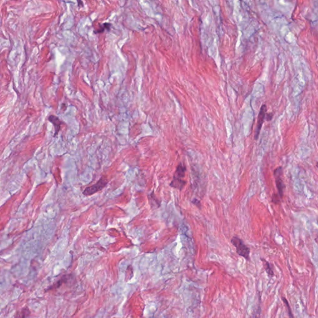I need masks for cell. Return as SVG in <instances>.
<instances>
[{
  "instance_id": "obj_9",
  "label": "cell",
  "mask_w": 318,
  "mask_h": 318,
  "mask_svg": "<svg viewBox=\"0 0 318 318\" xmlns=\"http://www.w3.org/2000/svg\"><path fill=\"white\" fill-rule=\"evenodd\" d=\"M280 200H281V198L279 196V195L278 194H276V193H274L272 195V201L275 204H278L280 203Z\"/></svg>"
},
{
  "instance_id": "obj_2",
  "label": "cell",
  "mask_w": 318,
  "mask_h": 318,
  "mask_svg": "<svg viewBox=\"0 0 318 318\" xmlns=\"http://www.w3.org/2000/svg\"><path fill=\"white\" fill-rule=\"evenodd\" d=\"M231 242L235 247L236 252L238 256L244 257L246 260H250V249L241 238L234 236L231 238Z\"/></svg>"
},
{
  "instance_id": "obj_8",
  "label": "cell",
  "mask_w": 318,
  "mask_h": 318,
  "mask_svg": "<svg viewBox=\"0 0 318 318\" xmlns=\"http://www.w3.org/2000/svg\"><path fill=\"white\" fill-rule=\"evenodd\" d=\"M281 299H282L284 303V305H286V306H287V310H288V313L289 314V316L290 317H293V315L292 314L291 308H290V305L288 303V301H287V299H286L284 297H282Z\"/></svg>"
},
{
  "instance_id": "obj_3",
  "label": "cell",
  "mask_w": 318,
  "mask_h": 318,
  "mask_svg": "<svg viewBox=\"0 0 318 318\" xmlns=\"http://www.w3.org/2000/svg\"><path fill=\"white\" fill-rule=\"evenodd\" d=\"M274 177L275 178V183L276 186L278 190V195L281 199L283 196L284 189L285 188V185L284 182L281 178V176L283 175V168L281 167H279L277 168L274 171Z\"/></svg>"
},
{
  "instance_id": "obj_6",
  "label": "cell",
  "mask_w": 318,
  "mask_h": 318,
  "mask_svg": "<svg viewBox=\"0 0 318 318\" xmlns=\"http://www.w3.org/2000/svg\"><path fill=\"white\" fill-rule=\"evenodd\" d=\"M261 260L263 262V267L265 268V272L268 274V275L270 277H273L274 276V271H273V270L272 268L271 265L270 264V263L268 262H267L266 260H265V259H263L262 258L261 259Z\"/></svg>"
},
{
  "instance_id": "obj_10",
  "label": "cell",
  "mask_w": 318,
  "mask_h": 318,
  "mask_svg": "<svg viewBox=\"0 0 318 318\" xmlns=\"http://www.w3.org/2000/svg\"><path fill=\"white\" fill-rule=\"evenodd\" d=\"M273 116H274V114L272 113H268L267 115H265V118H266V119L267 121H271L273 118Z\"/></svg>"
},
{
  "instance_id": "obj_11",
  "label": "cell",
  "mask_w": 318,
  "mask_h": 318,
  "mask_svg": "<svg viewBox=\"0 0 318 318\" xmlns=\"http://www.w3.org/2000/svg\"><path fill=\"white\" fill-rule=\"evenodd\" d=\"M193 203H194L195 205H196L198 208H201V203H200V201L196 199H195L193 201H192Z\"/></svg>"
},
{
  "instance_id": "obj_4",
  "label": "cell",
  "mask_w": 318,
  "mask_h": 318,
  "mask_svg": "<svg viewBox=\"0 0 318 318\" xmlns=\"http://www.w3.org/2000/svg\"><path fill=\"white\" fill-rule=\"evenodd\" d=\"M108 183V180L106 178L101 177L100 180L96 183L91 186L87 187L83 192V194L85 196H90L94 194L99 191L101 190L104 188Z\"/></svg>"
},
{
  "instance_id": "obj_1",
  "label": "cell",
  "mask_w": 318,
  "mask_h": 318,
  "mask_svg": "<svg viewBox=\"0 0 318 318\" xmlns=\"http://www.w3.org/2000/svg\"><path fill=\"white\" fill-rule=\"evenodd\" d=\"M186 168V167L180 163L177 167L176 171L174 173L173 180L170 183V186L173 188L182 190L185 186L186 182L183 180V178L185 176V172Z\"/></svg>"
},
{
  "instance_id": "obj_5",
  "label": "cell",
  "mask_w": 318,
  "mask_h": 318,
  "mask_svg": "<svg viewBox=\"0 0 318 318\" xmlns=\"http://www.w3.org/2000/svg\"><path fill=\"white\" fill-rule=\"evenodd\" d=\"M267 110V106L265 104H262L261 108H260V112H259V115H258L257 124V126H256V132H255V136H254V138H255L256 140H257L259 139V134H260V130L262 129V125L263 124V121H264L265 118Z\"/></svg>"
},
{
  "instance_id": "obj_12",
  "label": "cell",
  "mask_w": 318,
  "mask_h": 318,
  "mask_svg": "<svg viewBox=\"0 0 318 318\" xmlns=\"http://www.w3.org/2000/svg\"><path fill=\"white\" fill-rule=\"evenodd\" d=\"M77 1V3H78V5L79 7H81V6H83V2L82 0H76Z\"/></svg>"
},
{
  "instance_id": "obj_7",
  "label": "cell",
  "mask_w": 318,
  "mask_h": 318,
  "mask_svg": "<svg viewBox=\"0 0 318 318\" xmlns=\"http://www.w3.org/2000/svg\"><path fill=\"white\" fill-rule=\"evenodd\" d=\"M111 25L109 23H104L102 26H101L98 29H97V33L100 34V33H103L105 30H109L111 28Z\"/></svg>"
}]
</instances>
